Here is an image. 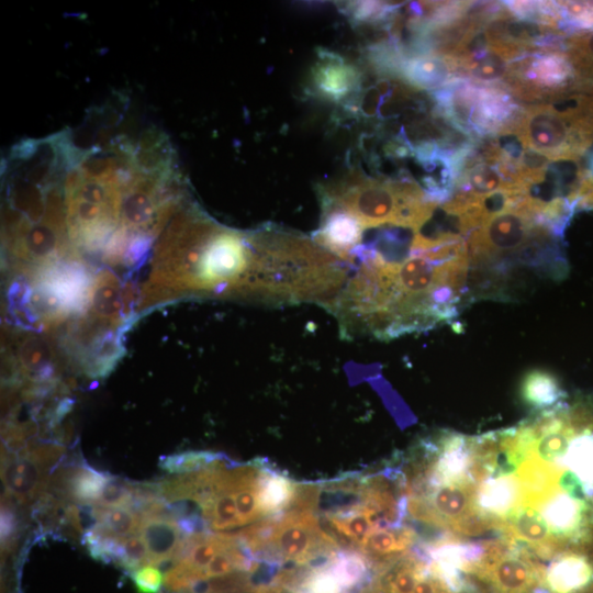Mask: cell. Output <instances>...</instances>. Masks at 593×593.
I'll use <instances>...</instances> for the list:
<instances>
[{
    "label": "cell",
    "mask_w": 593,
    "mask_h": 593,
    "mask_svg": "<svg viewBox=\"0 0 593 593\" xmlns=\"http://www.w3.org/2000/svg\"><path fill=\"white\" fill-rule=\"evenodd\" d=\"M138 534L147 547L150 564L176 557L182 541L177 522L164 515L141 516Z\"/></svg>",
    "instance_id": "cell-12"
},
{
    "label": "cell",
    "mask_w": 593,
    "mask_h": 593,
    "mask_svg": "<svg viewBox=\"0 0 593 593\" xmlns=\"http://www.w3.org/2000/svg\"><path fill=\"white\" fill-rule=\"evenodd\" d=\"M123 561L122 567L131 573L138 568L149 563L147 547L141 536L133 535L123 538Z\"/></svg>",
    "instance_id": "cell-19"
},
{
    "label": "cell",
    "mask_w": 593,
    "mask_h": 593,
    "mask_svg": "<svg viewBox=\"0 0 593 593\" xmlns=\"http://www.w3.org/2000/svg\"><path fill=\"white\" fill-rule=\"evenodd\" d=\"M131 578L137 593H158L165 582L164 574L150 563L133 571Z\"/></svg>",
    "instance_id": "cell-20"
},
{
    "label": "cell",
    "mask_w": 593,
    "mask_h": 593,
    "mask_svg": "<svg viewBox=\"0 0 593 593\" xmlns=\"http://www.w3.org/2000/svg\"><path fill=\"white\" fill-rule=\"evenodd\" d=\"M566 467L583 482L593 497V426L581 429L572 439L564 458L555 467Z\"/></svg>",
    "instance_id": "cell-13"
},
{
    "label": "cell",
    "mask_w": 593,
    "mask_h": 593,
    "mask_svg": "<svg viewBox=\"0 0 593 593\" xmlns=\"http://www.w3.org/2000/svg\"><path fill=\"white\" fill-rule=\"evenodd\" d=\"M522 502L523 491L516 477L485 479L477 486L478 510L496 521H503Z\"/></svg>",
    "instance_id": "cell-9"
},
{
    "label": "cell",
    "mask_w": 593,
    "mask_h": 593,
    "mask_svg": "<svg viewBox=\"0 0 593 593\" xmlns=\"http://www.w3.org/2000/svg\"><path fill=\"white\" fill-rule=\"evenodd\" d=\"M398 74L412 87L432 92L446 86L455 77L448 60L432 54L403 58Z\"/></svg>",
    "instance_id": "cell-10"
},
{
    "label": "cell",
    "mask_w": 593,
    "mask_h": 593,
    "mask_svg": "<svg viewBox=\"0 0 593 593\" xmlns=\"http://www.w3.org/2000/svg\"><path fill=\"white\" fill-rule=\"evenodd\" d=\"M97 506V505H96ZM98 507L99 523L113 536L127 538L138 532L141 517L130 507Z\"/></svg>",
    "instance_id": "cell-16"
},
{
    "label": "cell",
    "mask_w": 593,
    "mask_h": 593,
    "mask_svg": "<svg viewBox=\"0 0 593 593\" xmlns=\"http://www.w3.org/2000/svg\"><path fill=\"white\" fill-rule=\"evenodd\" d=\"M217 455L211 451H186L164 457L159 465L169 473L183 474L200 469Z\"/></svg>",
    "instance_id": "cell-18"
},
{
    "label": "cell",
    "mask_w": 593,
    "mask_h": 593,
    "mask_svg": "<svg viewBox=\"0 0 593 593\" xmlns=\"http://www.w3.org/2000/svg\"><path fill=\"white\" fill-rule=\"evenodd\" d=\"M133 499V484L108 475L94 505L101 508L130 507Z\"/></svg>",
    "instance_id": "cell-17"
},
{
    "label": "cell",
    "mask_w": 593,
    "mask_h": 593,
    "mask_svg": "<svg viewBox=\"0 0 593 593\" xmlns=\"http://www.w3.org/2000/svg\"><path fill=\"white\" fill-rule=\"evenodd\" d=\"M360 593H451L416 546L409 553L374 567Z\"/></svg>",
    "instance_id": "cell-4"
},
{
    "label": "cell",
    "mask_w": 593,
    "mask_h": 593,
    "mask_svg": "<svg viewBox=\"0 0 593 593\" xmlns=\"http://www.w3.org/2000/svg\"><path fill=\"white\" fill-rule=\"evenodd\" d=\"M180 172L157 128L107 133L88 146L64 130L59 184L71 237L90 248L147 238L180 201Z\"/></svg>",
    "instance_id": "cell-1"
},
{
    "label": "cell",
    "mask_w": 593,
    "mask_h": 593,
    "mask_svg": "<svg viewBox=\"0 0 593 593\" xmlns=\"http://www.w3.org/2000/svg\"><path fill=\"white\" fill-rule=\"evenodd\" d=\"M15 519L13 513L8 507H2L1 511V541L8 542L14 534Z\"/></svg>",
    "instance_id": "cell-21"
},
{
    "label": "cell",
    "mask_w": 593,
    "mask_h": 593,
    "mask_svg": "<svg viewBox=\"0 0 593 593\" xmlns=\"http://www.w3.org/2000/svg\"><path fill=\"white\" fill-rule=\"evenodd\" d=\"M35 451L19 457H7L2 466V481L7 492L20 503L32 501L45 485L47 466Z\"/></svg>",
    "instance_id": "cell-7"
},
{
    "label": "cell",
    "mask_w": 593,
    "mask_h": 593,
    "mask_svg": "<svg viewBox=\"0 0 593 593\" xmlns=\"http://www.w3.org/2000/svg\"><path fill=\"white\" fill-rule=\"evenodd\" d=\"M315 92L331 101H342L357 91L359 74L353 65L332 54L321 55L312 74Z\"/></svg>",
    "instance_id": "cell-8"
},
{
    "label": "cell",
    "mask_w": 593,
    "mask_h": 593,
    "mask_svg": "<svg viewBox=\"0 0 593 593\" xmlns=\"http://www.w3.org/2000/svg\"><path fill=\"white\" fill-rule=\"evenodd\" d=\"M515 135L526 148L546 156L550 161L580 159L593 143V119L567 120L547 103L524 108Z\"/></svg>",
    "instance_id": "cell-2"
},
{
    "label": "cell",
    "mask_w": 593,
    "mask_h": 593,
    "mask_svg": "<svg viewBox=\"0 0 593 593\" xmlns=\"http://www.w3.org/2000/svg\"><path fill=\"white\" fill-rule=\"evenodd\" d=\"M574 80L564 53H530L510 63L503 86L515 99L538 104L571 92Z\"/></svg>",
    "instance_id": "cell-3"
},
{
    "label": "cell",
    "mask_w": 593,
    "mask_h": 593,
    "mask_svg": "<svg viewBox=\"0 0 593 593\" xmlns=\"http://www.w3.org/2000/svg\"><path fill=\"white\" fill-rule=\"evenodd\" d=\"M592 584V558L584 552L567 549L551 559L542 585L550 593H583Z\"/></svg>",
    "instance_id": "cell-6"
},
{
    "label": "cell",
    "mask_w": 593,
    "mask_h": 593,
    "mask_svg": "<svg viewBox=\"0 0 593 593\" xmlns=\"http://www.w3.org/2000/svg\"><path fill=\"white\" fill-rule=\"evenodd\" d=\"M519 398L536 413L562 405L568 398L559 379L544 369L527 371L519 383Z\"/></svg>",
    "instance_id": "cell-11"
},
{
    "label": "cell",
    "mask_w": 593,
    "mask_h": 593,
    "mask_svg": "<svg viewBox=\"0 0 593 593\" xmlns=\"http://www.w3.org/2000/svg\"><path fill=\"white\" fill-rule=\"evenodd\" d=\"M107 479V474L89 467L78 468L68 480V490L76 501L96 504Z\"/></svg>",
    "instance_id": "cell-15"
},
{
    "label": "cell",
    "mask_w": 593,
    "mask_h": 593,
    "mask_svg": "<svg viewBox=\"0 0 593 593\" xmlns=\"http://www.w3.org/2000/svg\"><path fill=\"white\" fill-rule=\"evenodd\" d=\"M503 522L501 535L526 542L540 560L552 559L567 550V546L553 536L540 511L530 503L522 502Z\"/></svg>",
    "instance_id": "cell-5"
},
{
    "label": "cell",
    "mask_w": 593,
    "mask_h": 593,
    "mask_svg": "<svg viewBox=\"0 0 593 593\" xmlns=\"http://www.w3.org/2000/svg\"><path fill=\"white\" fill-rule=\"evenodd\" d=\"M564 54L575 75L572 89L593 85V31L573 32L568 36L564 40Z\"/></svg>",
    "instance_id": "cell-14"
}]
</instances>
